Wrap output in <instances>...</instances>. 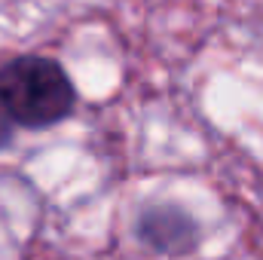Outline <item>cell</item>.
I'll return each mask as SVG.
<instances>
[{
  "mask_svg": "<svg viewBox=\"0 0 263 260\" xmlns=\"http://www.w3.org/2000/svg\"><path fill=\"white\" fill-rule=\"evenodd\" d=\"M0 104L15 129L43 132L77 110V86L49 55H15L0 65Z\"/></svg>",
  "mask_w": 263,
  "mask_h": 260,
  "instance_id": "obj_1",
  "label": "cell"
},
{
  "mask_svg": "<svg viewBox=\"0 0 263 260\" xmlns=\"http://www.w3.org/2000/svg\"><path fill=\"white\" fill-rule=\"evenodd\" d=\"M135 236L147 251L162 257H187L202 245L199 220L172 202H153L141 208L135 217Z\"/></svg>",
  "mask_w": 263,
  "mask_h": 260,
  "instance_id": "obj_2",
  "label": "cell"
},
{
  "mask_svg": "<svg viewBox=\"0 0 263 260\" xmlns=\"http://www.w3.org/2000/svg\"><path fill=\"white\" fill-rule=\"evenodd\" d=\"M12 141H15V123L9 120V114H6L3 104H0V150H6Z\"/></svg>",
  "mask_w": 263,
  "mask_h": 260,
  "instance_id": "obj_3",
  "label": "cell"
}]
</instances>
